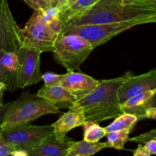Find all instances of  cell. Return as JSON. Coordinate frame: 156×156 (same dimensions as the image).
<instances>
[{
  "label": "cell",
  "mask_w": 156,
  "mask_h": 156,
  "mask_svg": "<svg viewBox=\"0 0 156 156\" xmlns=\"http://www.w3.org/2000/svg\"><path fill=\"white\" fill-rule=\"evenodd\" d=\"M119 1L123 2H128V1H129V0H119Z\"/></svg>",
  "instance_id": "35"
},
{
  "label": "cell",
  "mask_w": 156,
  "mask_h": 156,
  "mask_svg": "<svg viewBox=\"0 0 156 156\" xmlns=\"http://www.w3.org/2000/svg\"><path fill=\"white\" fill-rule=\"evenodd\" d=\"M37 94L56 105L57 104L64 106L68 105L69 108L77 101L68 90L60 85L50 87L44 85L38 90Z\"/></svg>",
  "instance_id": "14"
},
{
  "label": "cell",
  "mask_w": 156,
  "mask_h": 156,
  "mask_svg": "<svg viewBox=\"0 0 156 156\" xmlns=\"http://www.w3.org/2000/svg\"><path fill=\"white\" fill-rule=\"evenodd\" d=\"M41 52L21 46L19 57V88L36 85L42 80L41 70Z\"/></svg>",
  "instance_id": "8"
},
{
  "label": "cell",
  "mask_w": 156,
  "mask_h": 156,
  "mask_svg": "<svg viewBox=\"0 0 156 156\" xmlns=\"http://www.w3.org/2000/svg\"><path fill=\"white\" fill-rule=\"evenodd\" d=\"M9 103L3 104L2 105L0 106V132H1V125L2 123L3 118H4V115L5 114L6 109H7L8 106H9Z\"/></svg>",
  "instance_id": "29"
},
{
  "label": "cell",
  "mask_w": 156,
  "mask_h": 156,
  "mask_svg": "<svg viewBox=\"0 0 156 156\" xmlns=\"http://www.w3.org/2000/svg\"><path fill=\"white\" fill-rule=\"evenodd\" d=\"M58 1H59V0H46V2H47L50 6H56Z\"/></svg>",
  "instance_id": "34"
},
{
  "label": "cell",
  "mask_w": 156,
  "mask_h": 156,
  "mask_svg": "<svg viewBox=\"0 0 156 156\" xmlns=\"http://www.w3.org/2000/svg\"><path fill=\"white\" fill-rule=\"evenodd\" d=\"M156 105V88L133 96L120 105L122 113L137 116L139 120L144 119L145 113Z\"/></svg>",
  "instance_id": "12"
},
{
  "label": "cell",
  "mask_w": 156,
  "mask_h": 156,
  "mask_svg": "<svg viewBox=\"0 0 156 156\" xmlns=\"http://www.w3.org/2000/svg\"><path fill=\"white\" fill-rule=\"evenodd\" d=\"M3 52H4V48H3V40H2V44L1 47H0V82L4 83V76H3L2 69V57Z\"/></svg>",
  "instance_id": "30"
},
{
  "label": "cell",
  "mask_w": 156,
  "mask_h": 156,
  "mask_svg": "<svg viewBox=\"0 0 156 156\" xmlns=\"http://www.w3.org/2000/svg\"><path fill=\"white\" fill-rule=\"evenodd\" d=\"M132 130L125 129V130L114 131L106 134L107 141L105 142L108 148H114L117 150H122L124 148L126 142L129 141V133Z\"/></svg>",
  "instance_id": "19"
},
{
  "label": "cell",
  "mask_w": 156,
  "mask_h": 156,
  "mask_svg": "<svg viewBox=\"0 0 156 156\" xmlns=\"http://www.w3.org/2000/svg\"><path fill=\"white\" fill-rule=\"evenodd\" d=\"M133 75L132 72H126L119 77L99 80L98 85L92 92L76 101L83 108L86 120L99 123L123 114L118 91L123 82Z\"/></svg>",
  "instance_id": "2"
},
{
  "label": "cell",
  "mask_w": 156,
  "mask_h": 156,
  "mask_svg": "<svg viewBox=\"0 0 156 156\" xmlns=\"http://www.w3.org/2000/svg\"><path fill=\"white\" fill-rule=\"evenodd\" d=\"M137 2L146 3V4L156 6V0H129L128 2Z\"/></svg>",
  "instance_id": "33"
},
{
  "label": "cell",
  "mask_w": 156,
  "mask_h": 156,
  "mask_svg": "<svg viewBox=\"0 0 156 156\" xmlns=\"http://www.w3.org/2000/svg\"><path fill=\"white\" fill-rule=\"evenodd\" d=\"M82 126L84 129L83 140L87 142L98 143L107 134L105 127L101 126L97 122L86 120Z\"/></svg>",
  "instance_id": "18"
},
{
  "label": "cell",
  "mask_w": 156,
  "mask_h": 156,
  "mask_svg": "<svg viewBox=\"0 0 156 156\" xmlns=\"http://www.w3.org/2000/svg\"><path fill=\"white\" fill-rule=\"evenodd\" d=\"M8 0H0V47L2 44L3 33H4V12L5 6Z\"/></svg>",
  "instance_id": "24"
},
{
  "label": "cell",
  "mask_w": 156,
  "mask_h": 156,
  "mask_svg": "<svg viewBox=\"0 0 156 156\" xmlns=\"http://www.w3.org/2000/svg\"><path fill=\"white\" fill-rule=\"evenodd\" d=\"M155 138H156V128L149 131V132L144 133L140 134V135L136 136L129 139V141L135 142V143H145L148 140H150L152 139Z\"/></svg>",
  "instance_id": "22"
},
{
  "label": "cell",
  "mask_w": 156,
  "mask_h": 156,
  "mask_svg": "<svg viewBox=\"0 0 156 156\" xmlns=\"http://www.w3.org/2000/svg\"><path fill=\"white\" fill-rule=\"evenodd\" d=\"M77 1L78 0H59L57 5H56V7L59 8L60 11L65 10L73 5V4H75Z\"/></svg>",
  "instance_id": "26"
},
{
  "label": "cell",
  "mask_w": 156,
  "mask_h": 156,
  "mask_svg": "<svg viewBox=\"0 0 156 156\" xmlns=\"http://www.w3.org/2000/svg\"><path fill=\"white\" fill-rule=\"evenodd\" d=\"M139 120H140L138 117L134 114L123 113L118 117L114 118V120L112 123L105 126V129L107 133L110 132H114V131L125 130V129L133 130Z\"/></svg>",
  "instance_id": "17"
},
{
  "label": "cell",
  "mask_w": 156,
  "mask_h": 156,
  "mask_svg": "<svg viewBox=\"0 0 156 156\" xmlns=\"http://www.w3.org/2000/svg\"><path fill=\"white\" fill-rule=\"evenodd\" d=\"M10 156H28V153L26 150H23V149H17V150L14 151Z\"/></svg>",
  "instance_id": "32"
},
{
  "label": "cell",
  "mask_w": 156,
  "mask_h": 156,
  "mask_svg": "<svg viewBox=\"0 0 156 156\" xmlns=\"http://www.w3.org/2000/svg\"><path fill=\"white\" fill-rule=\"evenodd\" d=\"M145 118H151L156 119V107L149 108L145 113Z\"/></svg>",
  "instance_id": "28"
},
{
  "label": "cell",
  "mask_w": 156,
  "mask_h": 156,
  "mask_svg": "<svg viewBox=\"0 0 156 156\" xmlns=\"http://www.w3.org/2000/svg\"><path fill=\"white\" fill-rule=\"evenodd\" d=\"M64 74L59 75L51 72H47L42 75V80H44V85L46 86H54V85H60Z\"/></svg>",
  "instance_id": "20"
},
{
  "label": "cell",
  "mask_w": 156,
  "mask_h": 156,
  "mask_svg": "<svg viewBox=\"0 0 156 156\" xmlns=\"http://www.w3.org/2000/svg\"><path fill=\"white\" fill-rule=\"evenodd\" d=\"M145 146H146L151 155H156V138L148 140L145 143Z\"/></svg>",
  "instance_id": "27"
},
{
  "label": "cell",
  "mask_w": 156,
  "mask_h": 156,
  "mask_svg": "<svg viewBox=\"0 0 156 156\" xmlns=\"http://www.w3.org/2000/svg\"><path fill=\"white\" fill-rule=\"evenodd\" d=\"M59 113V107L55 104L37 94L23 91L16 100L9 102L2 123L1 130L29 123L47 114Z\"/></svg>",
  "instance_id": "3"
},
{
  "label": "cell",
  "mask_w": 156,
  "mask_h": 156,
  "mask_svg": "<svg viewBox=\"0 0 156 156\" xmlns=\"http://www.w3.org/2000/svg\"><path fill=\"white\" fill-rule=\"evenodd\" d=\"M133 156H151V154L145 145L139 144L136 149L134 151Z\"/></svg>",
  "instance_id": "25"
},
{
  "label": "cell",
  "mask_w": 156,
  "mask_h": 156,
  "mask_svg": "<svg viewBox=\"0 0 156 156\" xmlns=\"http://www.w3.org/2000/svg\"><path fill=\"white\" fill-rule=\"evenodd\" d=\"M24 1L34 11L43 10V9L50 6L46 2V0H24Z\"/></svg>",
  "instance_id": "23"
},
{
  "label": "cell",
  "mask_w": 156,
  "mask_h": 156,
  "mask_svg": "<svg viewBox=\"0 0 156 156\" xmlns=\"http://www.w3.org/2000/svg\"><path fill=\"white\" fill-rule=\"evenodd\" d=\"M85 121L86 117L85 111L76 101L69 108L68 111L62 114L56 122L52 123L53 135L58 140H64L69 131L82 126Z\"/></svg>",
  "instance_id": "11"
},
{
  "label": "cell",
  "mask_w": 156,
  "mask_h": 156,
  "mask_svg": "<svg viewBox=\"0 0 156 156\" xmlns=\"http://www.w3.org/2000/svg\"><path fill=\"white\" fill-rule=\"evenodd\" d=\"M74 141L67 136L59 140L52 135L27 152L28 156H66L70 146Z\"/></svg>",
  "instance_id": "13"
},
{
  "label": "cell",
  "mask_w": 156,
  "mask_h": 156,
  "mask_svg": "<svg viewBox=\"0 0 156 156\" xmlns=\"http://www.w3.org/2000/svg\"><path fill=\"white\" fill-rule=\"evenodd\" d=\"M1 133L5 140L16 146L18 149L28 151L53 135V127L52 124L35 126L25 123L3 129Z\"/></svg>",
  "instance_id": "7"
},
{
  "label": "cell",
  "mask_w": 156,
  "mask_h": 156,
  "mask_svg": "<svg viewBox=\"0 0 156 156\" xmlns=\"http://www.w3.org/2000/svg\"><path fill=\"white\" fill-rule=\"evenodd\" d=\"M156 88V69L150 70L140 76H133L128 78L120 86L118 91L120 104L144 91Z\"/></svg>",
  "instance_id": "9"
},
{
  "label": "cell",
  "mask_w": 156,
  "mask_h": 156,
  "mask_svg": "<svg viewBox=\"0 0 156 156\" xmlns=\"http://www.w3.org/2000/svg\"><path fill=\"white\" fill-rule=\"evenodd\" d=\"M94 48L91 44L82 37L75 34L59 36L52 52L57 63L67 72L79 70L81 65L90 56Z\"/></svg>",
  "instance_id": "4"
},
{
  "label": "cell",
  "mask_w": 156,
  "mask_h": 156,
  "mask_svg": "<svg viewBox=\"0 0 156 156\" xmlns=\"http://www.w3.org/2000/svg\"><path fill=\"white\" fill-rule=\"evenodd\" d=\"M99 80L79 72H67L64 74L60 85L68 90L76 100L92 92L98 85Z\"/></svg>",
  "instance_id": "10"
},
{
  "label": "cell",
  "mask_w": 156,
  "mask_h": 156,
  "mask_svg": "<svg viewBox=\"0 0 156 156\" xmlns=\"http://www.w3.org/2000/svg\"><path fill=\"white\" fill-rule=\"evenodd\" d=\"M137 22L156 23V6L146 3L119 0H99L91 9L69 21L66 27L95 24Z\"/></svg>",
  "instance_id": "1"
},
{
  "label": "cell",
  "mask_w": 156,
  "mask_h": 156,
  "mask_svg": "<svg viewBox=\"0 0 156 156\" xmlns=\"http://www.w3.org/2000/svg\"><path fill=\"white\" fill-rule=\"evenodd\" d=\"M140 25L137 22L111 23V24H95L66 27L60 35L75 34L88 41L93 48L108 42L114 37L129 30L136 26ZM59 35V36H60Z\"/></svg>",
  "instance_id": "6"
},
{
  "label": "cell",
  "mask_w": 156,
  "mask_h": 156,
  "mask_svg": "<svg viewBox=\"0 0 156 156\" xmlns=\"http://www.w3.org/2000/svg\"><path fill=\"white\" fill-rule=\"evenodd\" d=\"M98 1L99 0H78L69 8L60 11L59 18L63 24V27L69 21L91 9Z\"/></svg>",
  "instance_id": "16"
},
{
  "label": "cell",
  "mask_w": 156,
  "mask_h": 156,
  "mask_svg": "<svg viewBox=\"0 0 156 156\" xmlns=\"http://www.w3.org/2000/svg\"><path fill=\"white\" fill-rule=\"evenodd\" d=\"M108 148L106 143H90L85 140L74 141L69 149L66 156H92Z\"/></svg>",
  "instance_id": "15"
},
{
  "label": "cell",
  "mask_w": 156,
  "mask_h": 156,
  "mask_svg": "<svg viewBox=\"0 0 156 156\" xmlns=\"http://www.w3.org/2000/svg\"><path fill=\"white\" fill-rule=\"evenodd\" d=\"M6 91V86L3 82H0V106L3 104V96H4L5 91Z\"/></svg>",
  "instance_id": "31"
},
{
  "label": "cell",
  "mask_w": 156,
  "mask_h": 156,
  "mask_svg": "<svg viewBox=\"0 0 156 156\" xmlns=\"http://www.w3.org/2000/svg\"><path fill=\"white\" fill-rule=\"evenodd\" d=\"M17 149L18 147L5 140L0 132V156H9Z\"/></svg>",
  "instance_id": "21"
},
{
  "label": "cell",
  "mask_w": 156,
  "mask_h": 156,
  "mask_svg": "<svg viewBox=\"0 0 156 156\" xmlns=\"http://www.w3.org/2000/svg\"><path fill=\"white\" fill-rule=\"evenodd\" d=\"M21 46L44 52H53L59 35L47 24L41 10L34 11L23 28H20Z\"/></svg>",
  "instance_id": "5"
}]
</instances>
